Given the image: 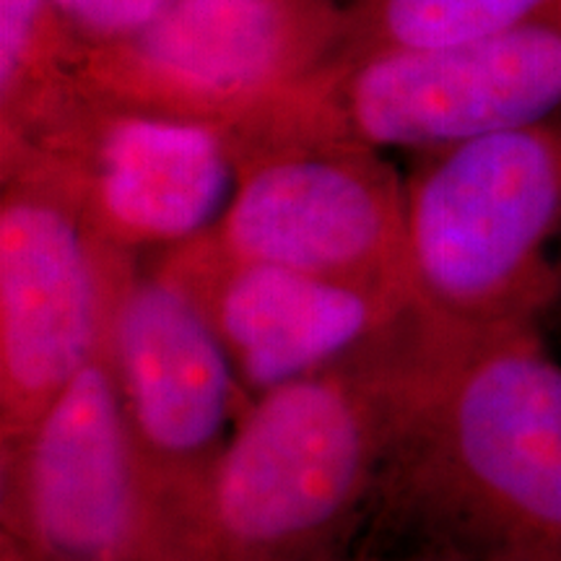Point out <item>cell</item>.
I'll return each instance as SVG.
<instances>
[{
    "label": "cell",
    "instance_id": "cell-1",
    "mask_svg": "<svg viewBox=\"0 0 561 561\" xmlns=\"http://www.w3.org/2000/svg\"><path fill=\"white\" fill-rule=\"evenodd\" d=\"M364 520L371 541L462 561H561V354L543 325L419 312L409 398Z\"/></svg>",
    "mask_w": 561,
    "mask_h": 561
},
{
    "label": "cell",
    "instance_id": "cell-2",
    "mask_svg": "<svg viewBox=\"0 0 561 561\" xmlns=\"http://www.w3.org/2000/svg\"><path fill=\"white\" fill-rule=\"evenodd\" d=\"M416 307L369 346L252 398L203 496L198 561H318L367 517L401 426Z\"/></svg>",
    "mask_w": 561,
    "mask_h": 561
},
{
    "label": "cell",
    "instance_id": "cell-3",
    "mask_svg": "<svg viewBox=\"0 0 561 561\" xmlns=\"http://www.w3.org/2000/svg\"><path fill=\"white\" fill-rule=\"evenodd\" d=\"M346 68L348 0H172L144 30L79 53L91 94L219 133L234 159L280 140L351 136Z\"/></svg>",
    "mask_w": 561,
    "mask_h": 561
},
{
    "label": "cell",
    "instance_id": "cell-4",
    "mask_svg": "<svg viewBox=\"0 0 561 561\" xmlns=\"http://www.w3.org/2000/svg\"><path fill=\"white\" fill-rule=\"evenodd\" d=\"M405 271L432 320L543 325L561 299V115L421 151L405 174Z\"/></svg>",
    "mask_w": 561,
    "mask_h": 561
},
{
    "label": "cell",
    "instance_id": "cell-5",
    "mask_svg": "<svg viewBox=\"0 0 561 561\" xmlns=\"http://www.w3.org/2000/svg\"><path fill=\"white\" fill-rule=\"evenodd\" d=\"M219 133L81 89L30 128L0 133V180L60 195L107 248L157 257L206 234L234 187Z\"/></svg>",
    "mask_w": 561,
    "mask_h": 561
},
{
    "label": "cell",
    "instance_id": "cell-6",
    "mask_svg": "<svg viewBox=\"0 0 561 561\" xmlns=\"http://www.w3.org/2000/svg\"><path fill=\"white\" fill-rule=\"evenodd\" d=\"M3 541L30 561H198L133 439L100 354L0 450Z\"/></svg>",
    "mask_w": 561,
    "mask_h": 561
},
{
    "label": "cell",
    "instance_id": "cell-7",
    "mask_svg": "<svg viewBox=\"0 0 561 561\" xmlns=\"http://www.w3.org/2000/svg\"><path fill=\"white\" fill-rule=\"evenodd\" d=\"M102 354L140 460L195 549L210 473L250 409V392L193 299L115 248L107 261Z\"/></svg>",
    "mask_w": 561,
    "mask_h": 561
},
{
    "label": "cell",
    "instance_id": "cell-8",
    "mask_svg": "<svg viewBox=\"0 0 561 561\" xmlns=\"http://www.w3.org/2000/svg\"><path fill=\"white\" fill-rule=\"evenodd\" d=\"M206 240L250 263L403 291L405 178L362 140L299 138L244 151Z\"/></svg>",
    "mask_w": 561,
    "mask_h": 561
},
{
    "label": "cell",
    "instance_id": "cell-9",
    "mask_svg": "<svg viewBox=\"0 0 561 561\" xmlns=\"http://www.w3.org/2000/svg\"><path fill=\"white\" fill-rule=\"evenodd\" d=\"M346 130L375 149L432 151L561 115V3L512 30L351 62Z\"/></svg>",
    "mask_w": 561,
    "mask_h": 561
},
{
    "label": "cell",
    "instance_id": "cell-10",
    "mask_svg": "<svg viewBox=\"0 0 561 561\" xmlns=\"http://www.w3.org/2000/svg\"><path fill=\"white\" fill-rule=\"evenodd\" d=\"M107 261L60 195L0 180V450L100 354Z\"/></svg>",
    "mask_w": 561,
    "mask_h": 561
},
{
    "label": "cell",
    "instance_id": "cell-11",
    "mask_svg": "<svg viewBox=\"0 0 561 561\" xmlns=\"http://www.w3.org/2000/svg\"><path fill=\"white\" fill-rule=\"evenodd\" d=\"M149 265L193 299L250 398L343 362L413 312L403 291L240 261L203 234Z\"/></svg>",
    "mask_w": 561,
    "mask_h": 561
},
{
    "label": "cell",
    "instance_id": "cell-12",
    "mask_svg": "<svg viewBox=\"0 0 561 561\" xmlns=\"http://www.w3.org/2000/svg\"><path fill=\"white\" fill-rule=\"evenodd\" d=\"M76 34L53 0H0V133H16L83 89Z\"/></svg>",
    "mask_w": 561,
    "mask_h": 561
},
{
    "label": "cell",
    "instance_id": "cell-13",
    "mask_svg": "<svg viewBox=\"0 0 561 561\" xmlns=\"http://www.w3.org/2000/svg\"><path fill=\"white\" fill-rule=\"evenodd\" d=\"M561 0H348V66L377 53L430 50L512 30Z\"/></svg>",
    "mask_w": 561,
    "mask_h": 561
},
{
    "label": "cell",
    "instance_id": "cell-14",
    "mask_svg": "<svg viewBox=\"0 0 561 561\" xmlns=\"http://www.w3.org/2000/svg\"><path fill=\"white\" fill-rule=\"evenodd\" d=\"M83 42H112L151 24L172 0H53Z\"/></svg>",
    "mask_w": 561,
    "mask_h": 561
},
{
    "label": "cell",
    "instance_id": "cell-15",
    "mask_svg": "<svg viewBox=\"0 0 561 561\" xmlns=\"http://www.w3.org/2000/svg\"><path fill=\"white\" fill-rule=\"evenodd\" d=\"M392 553L385 551V546H375L371 543L367 551L354 553V557H322L318 561H462L458 557H450V553H442V551H432V549H416V546H390Z\"/></svg>",
    "mask_w": 561,
    "mask_h": 561
},
{
    "label": "cell",
    "instance_id": "cell-16",
    "mask_svg": "<svg viewBox=\"0 0 561 561\" xmlns=\"http://www.w3.org/2000/svg\"><path fill=\"white\" fill-rule=\"evenodd\" d=\"M553 312H559V318H561V299H559V305L553 307ZM553 312H551V314H553Z\"/></svg>",
    "mask_w": 561,
    "mask_h": 561
}]
</instances>
